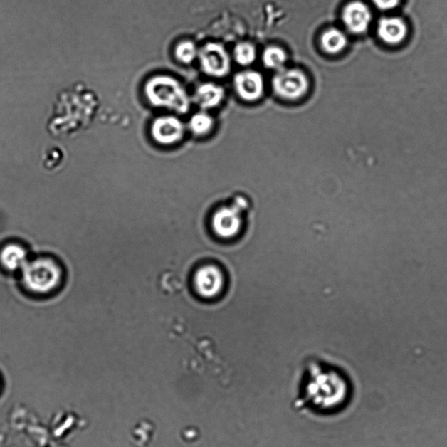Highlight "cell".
I'll return each instance as SVG.
<instances>
[{
    "label": "cell",
    "instance_id": "obj_7",
    "mask_svg": "<svg viewBox=\"0 0 447 447\" xmlns=\"http://www.w3.org/2000/svg\"><path fill=\"white\" fill-rule=\"evenodd\" d=\"M242 208L236 205L224 206L216 211L213 226L215 233L223 238H232L240 233L242 226L241 211Z\"/></svg>",
    "mask_w": 447,
    "mask_h": 447
},
{
    "label": "cell",
    "instance_id": "obj_6",
    "mask_svg": "<svg viewBox=\"0 0 447 447\" xmlns=\"http://www.w3.org/2000/svg\"><path fill=\"white\" fill-rule=\"evenodd\" d=\"M194 287L203 298H214L221 292L225 278L217 265H206L195 273Z\"/></svg>",
    "mask_w": 447,
    "mask_h": 447
},
{
    "label": "cell",
    "instance_id": "obj_13",
    "mask_svg": "<svg viewBox=\"0 0 447 447\" xmlns=\"http://www.w3.org/2000/svg\"><path fill=\"white\" fill-rule=\"evenodd\" d=\"M225 98L223 88L214 83L200 85L196 91V101L204 110L213 109L217 107Z\"/></svg>",
    "mask_w": 447,
    "mask_h": 447
},
{
    "label": "cell",
    "instance_id": "obj_10",
    "mask_svg": "<svg viewBox=\"0 0 447 447\" xmlns=\"http://www.w3.org/2000/svg\"><path fill=\"white\" fill-rule=\"evenodd\" d=\"M184 125L176 117L157 119L152 126L154 138L162 144L169 145L181 140L184 135Z\"/></svg>",
    "mask_w": 447,
    "mask_h": 447
},
{
    "label": "cell",
    "instance_id": "obj_3",
    "mask_svg": "<svg viewBox=\"0 0 447 447\" xmlns=\"http://www.w3.org/2000/svg\"><path fill=\"white\" fill-rule=\"evenodd\" d=\"M149 101L154 105L168 107L179 113H186L190 107L186 91L177 80L169 76H157L146 86Z\"/></svg>",
    "mask_w": 447,
    "mask_h": 447
},
{
    "label": "cell",
    "instance_id": "obj_4",
    "mask_svg": "<svg viewBox=\"0 0 447 447\" xmlns=\"http://www.w3.org/2000/svg\"><path fill=\"white\" fill-rule=\"evenodd\" d=\"M272 84L277 95L290 101L302 98L310 87L306 75L295 68L280 69L273 76Z\"/></svg>",
    "mask_w": 447,
    "mask_h": 447
},
{
    "label": "cell",
    "instance_id": "obj_11",
    "mask_svg": "<svg viewBox=\"0 0 447 447\" xmlns=\"http://www.w3.org/2000/svg\"><path fill=\"white\" fill-rule=\"evenodd\" d=\"M408 29L402 19L398 18H384L381 19L377 26V34L385 43L399 45L407 36Z\"/></svg>",
    "mask_w": 447,
    "mask_h": 447
},
{
    "label": "cell",
    "instance_id": "obj_12",
    "mask_svg": "<svg viewBox=\"0 0 447 447\" xmlns=\"http://www.w3.org/2000/svg\"><path fill=\"white\" fill-rule=\"evenodd\" d=\"M28 261V253L24 246L14 243L6 246L0 253V262L9 271L22 270Z\"/></svg>",
    "mask_w": 447,
    "mask_h": 447
},
{
    "label": "cell",
    "instance_id": "obj_19",
    "mask_svg": "<svg viewBox=\"0 0 447 447\" xmlns=\"http://www.w3.org/2000/svg\"><path fill=\"white\" fill-rule=\"evenodd\" d=\"M400 0H373L374 4L382 10H390L399 5Z\"/></svg>",
    "mask_w": 447,
    "mask_h": 447
},
{
    "label": "cell",
    "instance_id": "obj_2",
    "mask_svg": "<svg viewBox=\"0 0 447 447\" xmlns=\"http://www.w3.org/2000/svg\"><path fill=\"white\" fill-rule=\"evenodd\" d=\"M21 271L26 290L34 295H51L60 288L63 281V268L59 262L49 256L28 261Z\"/></svg>",
    "mask_w": 447,
    "mask_h": 447
},
{
    "label": "cell",
    "instance_id": "obj_9",
    "mask_svg": "<svg viewBox=\"0 0 447 447\" xmlns=\"http://www.w3.org/2000/svg\"><path fill=\"white\" fill-rule=\"evenodd\" d=\"M342 19L350 32L361 34L368 29L372 21V14L364 4L353 2L345 7Z\"/></svg>",
    "mask_w": 447,
    "mask_h": 447
},
{
    "label": "cell",
    "instance_id": "obj_14",
    "mask_svg": "<svg viewBox=\"0 0 447 447\" xmlns=\"http://www.w3.org/2000/svg\"><path fill=\"white\" fill-rule=\"evenodd\" d=\"M321 44L325 52L335 55L346 48L348 40L342 31L337 28H330L322 33Z\"/></svg>",
    "mask_w": 447,
    "mask_h": 447
},
{
    "label": "cell",
    "instance_id": "obj_18",
    "mask_svg": "<svg viewBox=\"0 0 447 447\" xmlns=\"http://www.w3.org/2000/svg\"><path fill=\"white\" fill-rule=\"evenodd\" d=\"M176 56L177 59L183 63H191L199 56L198 49L196 45L191 41L181 42L176 48Z\"/></svg>",
    "mask_w": 447,
    "mask_h": 447
},
{
    "label": "cell",
    "instance_id": "obj_17",
    "mask_svg": "<svg viewBox=\"0 0 447 447\" xmlns=\"http://www.w3.org/2000/svg\"><path fill=\"white\" fill-rule=\"evenodd\" d=\"M214 120L209 115L206 113H196L191 117L190 121L191 130L196 135H205L213 128Z\"/></svg>",
    "mask_w": 447,
    "mask_h": 447
},
{
    "label": "cell",
    "instance_id": "obj_8",
    "mask_svg": "<svg viewBox=\"0 0 447 447\" xmlns=\"http://www.w3.org/2000/svg\"><path fill=\"white\" fill-rule=\"evenodd\" d=\"M234 86L243 100L254 102L263 95L264 80L260 73L252 70L243 71L235 76Z\"/></svg>",
    "mask_w": 447,
    "mask_h": 447
},
{
    "label": "cell",
    "instance_id": "obj_5",
    "mask_svg": "<svg viewBox=\"0 0 447 447\" xmlns=\"http://www.w3.org/2000/svg\"><path fill=\"white\" fill-rule=\"evenodd\" d=\"M200 64L206 75L223 77L228 74L231 60L228 53L222 45L208 43L199 53Z\"/></svg>",
    "mask_w": 447,
    "mask_h": 447
},
{
    "label": "cell",
    "instance_id": "obj_1",
    "mask_svg": "<svg viewBox=\"0 0 447 447\" xmlns=\"http://www.w3.org/2000/svg\"><path fill=\"white\" fill-rule=\"evenodd\" d=\"M306 395L315 407L330 410L341 406L348 396V385L337 372L315 368L310 372Z\"/></svg>",
    "mask_w": 447,
    "mask_h": 447
},
{
    "label": "cell",
    "instance_id": "obj_16",
    "mask_svg": "<svg viewBox=\"0 0 447 447\" xmlns=\"http://www.w3.org/2000/svg\"><path fill=\"white\" fill-rule=\"evenodd\" d=\"M234 57L238 64L251 65L256 58V49L248 42H241L234 49Z\"/></svg>",
    "mask_w": 447,
    "mask_h": 447
},
{
    "label": "cell",
    "instance_id": "obj_15",
    "mask_svg": "<svg viewBox=\"0 0 447 447\" xmlns=\"http://www.w3.org/2000/svg\"><path fill=\"white\" fill-rule=\"evenodd\" d=\"M287 61L286 53L283 48L272 46L263 53V63L268 68L281 69Z\"/></svg>",
    "mask_w": 447,
    "mask_h": 447
}]
</instances>
